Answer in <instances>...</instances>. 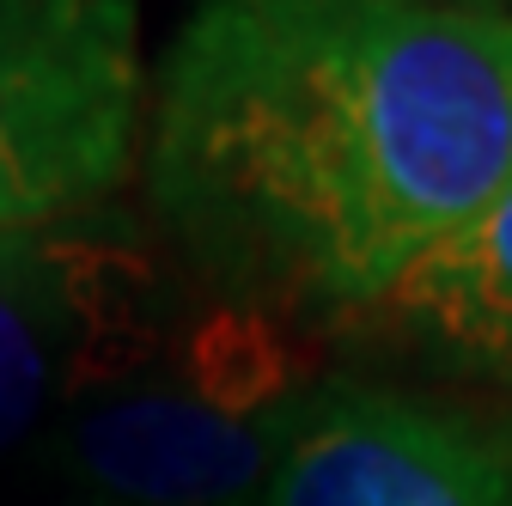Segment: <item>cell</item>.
<instances>
[{"mask_svg":"<svg viewBox=\"0 0 512 506\" xmlns=\"http://www.w3.org/2000/svg\"><path fill=\"white\" fill-rule=\"evenodd\" d=\"M147 208L196 287L342 330L512 183V19L464 0H189Z\"/></svg>","mask_w":512,"mask_h":506,"instance_id":"cell-1","label":"cell"},{"mask_svg":"<svg viewBox=\"0 0 512 506\" xmlns=\"http://www.w3.org/2000/svg\"><path fill=\"white\" fill-rule=\"evenodd\" d=\"M317 378L299 324L189 287L141 360L49 421L37 464L92 506H263Z\"/></svg>","mask_w":512,"mask_h":506,"instance_id":"cell-2","label":"cell"},{"mask_svg":"<svg viewBox=\"0 0 512 506\" xmlns=\"http://www.w3.org/2000/svg\"><path fill=\"white\" fill-rule=\"evenodd\" d=\"M147 98L135 0H0V232L110 208Z\"/></svg>","mask_w":512,"mask_h":506,"instance_id":"cell-3","label":"cell"},{"mask_svg":"<svg viewBox=\"0 0 512 506\" xmlns=\"http://www.w3.org/2000/svg\"><path fill=\"white\" fill-rule=\"evenodd\" d=\"M183 299L122 208L0 232V464L37 452L86 385L141 360Z\"/></svg>","mask_w":512,"mask_h":506,"instance_id":"cell-4","label":"cell"},{"mask_svg":"<svg viewBox=\"0 0 512 506\" xmlns=\"http://www.w3.org/2000/svg\"><path fill=\"white\" fill-rule=\"evenodd\" d=\"M263 506H512V415L324 372Z\"/></svg>","mask_w":512,"mask_h":506,"instance_id":"cell-5","label":"cell"},{"mask_svg":"<svg viewBox=\"0 0 512 506\" xmlns=\"http://www.w3.org/2000/svg\"><path fill=\"white\" fill-rule=\"evenodd\" d=\"M342 336L458 385L445 397L512 415V183L348 318Z\"/></svg>","mask_w":512,"mask_h":506,"instance_id":"cell-6","label":"cell"},{"mask_svg":"<svg viewBox=\"0 0 512 506\" xmlns=\"http://www.w3.org/2000/svg\"><path fill=\"white\" fill-rule=\"evenodd\" d=\"M37 506H92V500H68V494H55V488H49V494H43Z\"/></svg>","mask_w":512,"mask_h":506,"instance_id":"cell-7","label":"cell"},{"mask_svg":"<svg viewBox=\"0 0 512 506\" xmlns=\"http://www.w3.org/2000/svg\"><path fill=\"white\" fill-rule=\"evenodd\" d=\"M464 7H488V13H506L512 19V0H464Z\"/></svg>","mask_w":512,"mask_h":506,"instance_id":"cell-8","label":"cell"}]
</instances>
